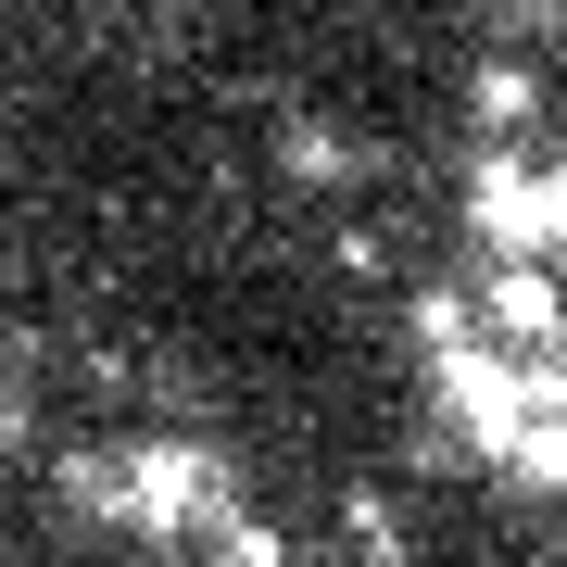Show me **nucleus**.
I'll use <instances>...</instances> for the list:
<instances>
[{
    "label": "nucleus",
    "mask_w": 567,
    "mask_h": 567,
    "mask_svg": "<svg viewBox=\"0 0 567 567\" xmlns=\"http://www.w3.org/2000/svg\"><path fill=\"white\" fill-rule=\"evenodd\" d=\"M466 227H480L492 265H543V278H567V164H529L505 140H480V164H466Z\"/></svg>",
    "instance_id": "f257e3e1"
},
{
    "label": "nucleus",
    "mask_w": 567,
    "mask_h": 567,
    "mask_svg": "<svg viewBox=\"0 0 567 567\" xmlns=\"http://www.w3.org/2000/svg\"><path fill=\"white\" fill-rule=\"evenodd\" d=\"M328 252H341V278H391V240H379V215L328 227Z\"/></svg>",
    "instance_id": "423d86ee"
},
{
    "label": "nucleus",
    "mask_w": 567,
    "mask_h": 567,
    "mask_svg": "<svg viewBox=\"0 0 567 567\" xmlns=\"http://www.w3.org/2000/svg\"><path fill=\"white\" fill-rule=\"evenodd\" d=\"M114 505L126 517H140V529H164V543H177V529H227V517H240V505H227V466L203 454V442H140V466H126V480H114Z\"/></svg>",
    "instance_id": "f03ea898"
},
{
    "label": "nucleus",
    "mask_w": 567,
    "mask_h": 567,
    "mask_svg": "<svg viewBox=\"0 0 567 567\" xmlns=\"http://www.w3.org/2000/svg\"><path fill=\"white\" fill-rule=\"evenodd\" d=\"M505 13H529V25H543V13H567V0H505Z\"/></svg>",
    "instance_id": "6e6552de"
},
{
    "label": "nucleus",
    "mask_w": 567,
    "mask_h": 567,
    "mask_svg": "<svg viewBox=\"0 0 567 567\" xmlns=\"http://www.w3.org/2000/svg\"><path fill=\"white\" fill-rule=\"evenodd\" d=\"M404 543H416V529H404L391 492H341V555L353 567H404Z\"/></svg>",
    "instance_id": "20e7f679"
},
{
    "label": "nucleus",
    "mask_w": 567,
    "mask_h": 567,
    "mask_svg": "<svg viewBox=\"0 0 567 567\" xmlns=\"http://www.w3.org/2000/svg\"><path fill=\"white\" fill-rule=\"evenodd\" d=\"M278 177H290V189H328V177H353V152L328 140V126L290 114V126H278Z\"/></svg>",
    "instance_id": "39448f33"
},
{
    "label": "nucleus",
    "mask_w": 567,
    "mask_h": 567,
    "mask_svg": "<svg viewBox=\"0 0 567 567\" xmlns=\"http://www.w3.org/2000/svg\"><path fill=\"white\" fill-rule=\"evenodd\" d=\"M466 114H480L492 140L517 152V126H543V76H529V63H505V51H492L480 76H466Z\"/></svg>",
    "instance_id": "7ed1b4c3"
},
{
    "label": "nucleus",
    "mask_w": 567,
    "mask_h": 567,
    "mask_svg": "<svg viewBox=\"0 0 567 567\" xmlns=\"http://www.w3.org/2000/svg\"><path fill=\"white\" fill-rule=\"evenodd\" d=\"M215 543H227V567H290V543H278V529H265V517H227Z\"/></svg>",
    "instance_id": "0eeeda50"
}]
</instances>
